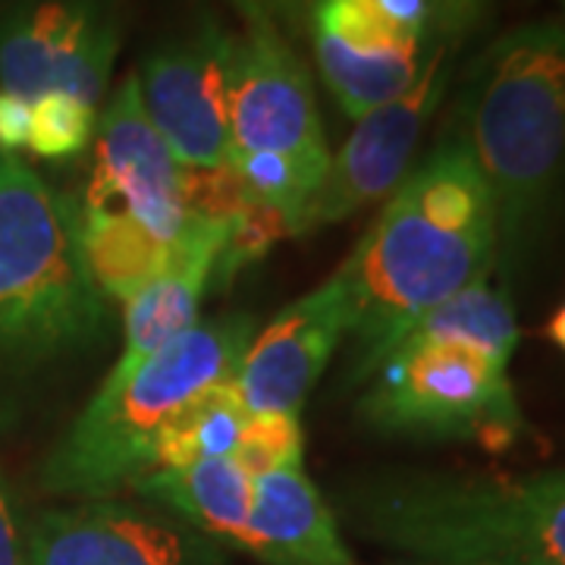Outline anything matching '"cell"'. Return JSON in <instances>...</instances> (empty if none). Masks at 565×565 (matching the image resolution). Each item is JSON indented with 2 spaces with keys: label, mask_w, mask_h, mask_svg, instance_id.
I'll return each instance as SVG.
<instances>
[{
  "label": "cell",
  "mask_w": 565,
  "mask_h": 565,
  "mask_svg": "<svg viewBox=\"0 0 565 565\" xmlns=\"http://www.w3.org/2000/svg\"><path fill=\"white\" fill-rule=\"evenodd\" d=\"M415 565H418V563H415Z\"/></svg>",
  "instance_id": "27"
},
{
  "label": "cell",
  "mask_w": 565,
  "mask_h": 565,
  "mask_svg": "<svg viewBox=\"0 0 565 565\" xmlns=\"http://www.w3.org/2000/svg\"><path fill=\"white\" fill-rule=\"evenodd\" d=\"M343 512L418 565H565V468L384 471L345 487Z\"/></svg>",
  "instance_id": "4"
},
{
  "label": "cell",
  "mask_w": 565,
  "mask_h": 565,
  "mask_svg": "<svg viewBox=\"0 0 565 565\" xmlns=\"http://www.w3.org/2000/svg\"><path fill=\"white\" fill-rule=\"evenodd\" d=\"M98 132V107L66 92H47L32 102L29 151L41 161H73Z\"/></svg>",
  "instance_id": "20"
},
{
  "label": "cell",
  "mask_w": 565,
  "mask_h": 565,
  "mask_svg": "<svg viewBox=\"0 0 565 565\" xmlns=\"http://www.w3.org/2000/svg\"><path fill=\"white\" fill-rule=\"evenodd\" d=\"M25 565H226L207 534L154 503L82 500L47 509L25 534Z\"/></svg>",
  "instance_id": "12"
},
{
  "label": "cell",
  "mask_w": 565,
  "mask_h": 565,
  "mask_svg": "<svg viewBox=\"0 0 565 565\" xmlns=\"http://www.w3.org/2000/svg\"><path fill=\"white\" fill-rule=\"evenodd\" d=\"M230 170L243 189L289 223L318 192L330 145L299 51L270 22L226 35Z\"/></svg>",
  "instance_id": "7"
},
{
  "label": "cell",
  "mask_w": 565,
  "mask_h": 565,
  "mask_svg": "<svg viewBox=\"0 0 565 565\" xmlns=\"http://www.w3.org/2000/svg\"><path fill=\"white\" fill-rule=\"evenodd\" d=\"M107 333L110 305L85 264L79 204L0 154V381L88 359Z\"/></svg>",
  "instance_id": "5"
},
{
  "label": "cell",
  "mask_w": 565,
  "mask_h": 565,
  "mask_svg": "<svg viewBox=\"0 0 565 565\" xmlns=\"http://www.w3.org/2000/svg\"><path fill=\"white\" fill-rule=\"evenodd\" d=\"M79 230L92 280L107 299L120 302H129L145 286L167 274L182 252V243L167 245L117 211H95L79 204Z\"/></svg>",
  "instance_id": "18"
},
{
  "label": "cell",
  "mask_w": 565,
  "mask_h": 565,
  "mask_svg": "<svg viewBox=\"0 0 565 565\" xmlns=\"http://www.w3.org/2000/svg\"><path fill=\"white\" fill-rule=\"evenodd\" d=\"M243 22H270L282 35L308 32V0H230Z\"/></svg>",
  "instance_id": "22"
},
{
  "label": "cell",
  "mask_w": 565,
  "mask_h": 565,
  "mask_svg": "<svg viewBox=\"0 0 565 565\" xmlns=\"http://www.w3.org/2000/svg\"><path fill=\"white\" fill-rule=\"evenodd\" d=\"M0 565H25V537L3 478H0Z\"/></svg>",
  "instance_id": "24"
},
{
  "label": "cell",
  "mask_w": 565,
  "mask_h": 565,
  "mask_svg": "<svg viewBox=\"0 0 565 565\" xmlns=\"http://www.w3.org/2000/svg\"><path fill=\"white\" fill-rule=\"evenodd\" d=\"M563 7H565V0H563Z\"/></svg>",
  "instance_id": "26"
},
{
  "label": "cell",
  "mask_w": 565,
  "mask_h": 565,
  "mask_svg": "<svg viewBox=\"0 0 565 565\" xmlns=\"http://www.w3.org/2000/svg\"><path fill=\"white\" fill-rule=\"evenodd\" d=\"M239 550L264 565H359L343 544L333 509L302 465L255 481V503Z\"/></svg>",
  "instance_id": "16"
},
{
  "label": "cell",
  "mask_w": 565,
  "mask_h": 565,
  "mask_svg": "<svg viewBox=\"0 0 565 565\" xmlns=\"http://www.w3.org/2000/svg\"><path fill=\"white\" fill-rule=\"evenodd\" d=\"M122 44L120 0H0V88L98 107Z\"/></svg>",
  "instance_id": "9"
},
{
  "label": "cell",
  "mask_w": 565,
  "mask_h": 565,
  "mask_svg": "<svg viewBox=\"0 0 565 565\" xmlns=\"http://www.w3.org/2000/svg\"><path fill=\"white\" fill-rule=\"evenodd\" d=\"M29 126H32V102L0 88V154L29 151Z\"/></svg>",
  "instance_id": "23"
},
{
  "label": "cell",
  "mask_w": 565,
  "mask_h": 565,
  "mask_svg": "<svg viewBox=\"0 0 565 565\" xmlns=\"http://www.w3.org/2000/svg\"><path fill=\"white\" fill-rule=\"evenodd\" d=\"M459 47L462 44H444L399 98L355 120L343 148L330 158L318 192L292 223V236L345 221L367 204L386 202L399 189L415 163L427 122L434 120L449 92Z\"/></svg>",
  "instance_id": "10"
},
{
  "label": "cell",
  "mask_w": 565,
  "mask_h": 565,
  "mask_svg": "<svg viewBox=\"0 0 565 565\" xmlns=\"http://www.w3.org/2000/svg\"><path fill=\"white\" fill-rule=\"evenodd\" d=\"M546 340L556 345L559 352H565V305L546 321Z\"/></svg>",
  "instance_id": "25"
},
{
  "label": "cell",
  "mask_w": 565,
  "mask_h": 565,
  "mask_svg": "<svg viewBox=\"0 0 565 565\" xmlns=\"http://www.w3.org/2000/svg\"><path fill=\"white\" fill-rule=\"evenodd\" d=\"M487 0H311L308 39L349 120L399 98L444 44H462Z\"/></svg>",
  "instance_id": "8"
},
{
  "label": "cell",
  "mask_w": 565,
  "mask_h": 565,
  "mask_svg": "<svg viewBox=\"0 0 565 565\" xmlns=\"http://www.w3.org/2000/svg\"><path fill=\"white\" fill-rule=\"evenodd\" d=\"M497 255L493 195L462 139L446 129L340 264L352 299L349 381L364 384L412 323L487 282Z\"/></svg>",
  "instance_id": "1"
},
{
  "label": "cell",
  "mask_w": 565,
  "mask_h": 565,
  "mask_svg": "<svg viewBox=\"0 0 565 565\" xmlns=\"http://www.w3.org/2000/svg\"><path fill=\"white\" fill-rule=\"evenodd\" d=\"M475 158L497 207L505 277L541 243L565 180V22L503 32L468 66L446 122Z\"/></svg>",
  "instance_id": "2"
},
{
  "label": "cell",
  "mask_w": 565,
  "mask_h": 565,
  "mask_svg": "<svg viewBox=\"0 0 565 565\" xmlns=\"http://www.w3.org/2000/svg\"><path fill=\"white\" fill-rule=\"evenodd\" d=\"M515 345L505 292L478 282L405 330L364 381L359 418L384 437L509 449L525 430L509 377Z\"/></svg>",
  "instance_id": "3"
},
{
  "label": "cell",
  "mask_w": 565,
  "mask_h": 565,
  "mask_svg": "<svg viewBox=\"0 0 565 565\" xmlns=\"http://www.w3.org/2000/svg\"><path fill=\"white\" fill-rule=\"evenodd\" d=\"M302 424L292 412H248L239 444L233 449V459L243 465V471L258 481L264 475H274L282 468L302 465Z\"/></svg>",
  "instance_id": "21"
},
{
  "label": "cell",
  "mask_w": 565,
  "mask_h": 565,
  "mask_svg": "<svg viewBox=\"0 0 565 565\" xmlns=\"http://www.w3.org/2000/svg\"><path fill=\"white\" fill-rule=\"evenodd\" d=\"M248 408L236 377H223L195 390L154 437V471L185 468L202 459L233 456Z\"/></svg>",
  "instance_id": "19"
},
{
  "label": "cell",
  "mask_w": 565,
  "mask_h": 565,
  "mask_svg": "<svg viewBox=\"0 0 565 565\" xmlns=\"http://www.w3.org/2000/svg\"><path fill=\"white\" fill-rule=\"evenodd\" d=\"M255 337L252 315L199 321L122 384H102L41 465V490L107 500L154 471L161 424L195 390L236 377Z\"/></svg>",
  "instance_id": "6"
},
{
  "label": "cell",
  "mask_w": 565,
  "mask_h": 565,
  "mask_svg": "<svg viewBox=\"0 0 565 565\" xmlns=\"http://www.w3.org/2000/svg\"><path fill=\"white\" fill-rule=\"evenodd\" d=\"M145 503L173 512L217 544L239 546L255 503V481L233 456L202 459L185 468H158L132 487Z\"/></svg>",
  "instance_id": "17"
},
{
  "label": "cell",
  "mask_w": 565,
  "mask_h": 565,
  "mask_svg": "<svg viewBox=\"0 0 565 565\" xmlns=\"http://www.w3.org/2000/svg\"><path fill=\"white\" fill-rule=\"evenodd\" d=\"M185 177L189 167L173 158L141 107L136 73L126 76L98 117L95 170L82 207L126 214L167 245H180L192 223Z\"/></svg>",
  "instance_id": "11"
},
{
  "label": "cell",
  "mask_w": 565,
  "mask_h": 565,
  "mask_svg": "<svg viewBox=\"0 0 565 565\" xmlns=\"http://www.w3.org/2000/svg\"><path fill=\"white\" fill-rule=\"evenodd\" d=\"M226 35L214 20L151 47L141 61V107L189 170H230Z\"/></svg>",
  "instance_id": "13"
},
{
  "label": "cell",
  "mask_w": 565,
  "mask_h": 565,
  "mask_svg": "<svg viewBox=\"0 0 565 565\" xmlns=\"http://www.w3.org/2000/svg\"><path fill=\"white\" fill-rule=\"evenodd\" d=\"M349 311V280L343 267H337L318 289L286 305L258 337H252L236 371L245 408L299 415L305 396L345 343Z\"/></svg>",
  "instance_id": "14"
},
{
  "label": "cell",
  "mask_w": 565,
  "mask_h": 565,
  "mask_svg": "<svg viewBox=\"0 0 565 565\" xmlns=\"http://www.w3.org/2000/svg\"><path fill=\"white\" fill-rule=\"evenodd\" d=\"M230 226L233 221L192 217L173 267L126 302L122 349L104 384H122L148 359H154L161 349L177 343L182 333L199 323V305L214 280L217 262L230 239Z\"/></svg>",
  "instance_id": "15"
}]
</instances>
